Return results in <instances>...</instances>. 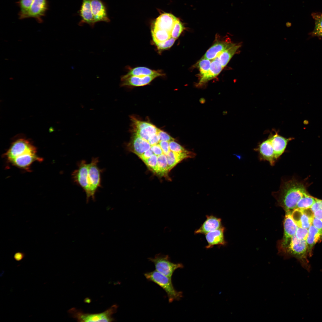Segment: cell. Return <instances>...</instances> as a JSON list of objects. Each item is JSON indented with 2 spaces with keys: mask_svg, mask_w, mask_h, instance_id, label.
Returning a JSON list of instances; mask_svg holds the SVG:
<instances>
[{
  "mask_svg": "<svg viewBox=\"0 0 322 322\" xmlns=\"http://www.w3.org/2000/svg\"><path fill=\"white\" fill-rule=\"evenodd\" d=\"M4 156L12 165L26 170L29 169L34 162L42 160L37 155L36 147L24 139H18L14 142Z\"/></svg>",
  "mask_w": 322,
  "mask_h": 322,
  "instance_id": "6da1fadb",
  "label": "cell"
},
{
  "mask_svg": "<svg viewBox=\"0 0 322 322\" xmlns=\"http://www.w3.org/2000/svg\"><path fill=\"white\" fill-rule=\"evenodd\" d=\"M278 201L286 211L295 209L299 200L309 193L303 182L292 179L284 182L277 192Z\"/></svg>",
  "mask_w": 322,
  "mask_h": 322,
  "instance_id": "7a4b0ae2",
  "label": "cell"
},
{
  "mask_svg": "<svg viewBox=\"0 0 322 322\" xmlns=\"http://www.w3.org/2000/svg\"><path fill=\"white\" fill-rule=\"evenodd\" d=\"M146 279L153 282L161 287L166 293L169 303L179 300L182 297V293L174 288L172 278L166 276L156 270L146 272L144 274Z\"/></svg>",
  "mask_w": 322,
  "mask_h": 322,
  "instance_id": "3957f363",
  "label": "cell"
},
{
  "mask_svg": "<svg viewBox=\"0 0 322 322\" xmlns=\"http://www.w3.org/2000/svg\"><path fill=\"white\" fill-rule=\"evenodd\" d=\"M118 307L117 305L114 304L102 312L94 314L85 313L81 310L72 308L68 312L72 317L79 322H111L115 321L112 315L117 312Z\"/></svg>",
  "mask_w": 322,
  "mask_h": 322,
  "instance_id": "277c9868",
  "label": "cell"
},
{
  "mask_svg": "<svg viewBox=\"0 0 322 322\" xmlns=\"http://www.w3.org/2000/svg\"><path fill=\"white\" fill-rule=\"evenodd\" d=\"M99 162L97 157L93 158L89 164L88 182L89 188L86 193V201L88 202L90 198L95 200V195L98 188L101 185V173L102 171L98 166Z\"/></svg>",
  "mask_w": 322,
  "mask_h": 322,
  "instance_id": "5b68a950",
  "label": "cell"
},
{
  "mask_svg": "<svg viewBox=\"0 0 322 322\" xmlns=\"http://www.w3.org/2000/svg\"><path fill=\"white\" fill-rule=\"evenodd\" d=\"M148 260L154 263L156 271L171 278L173 273L176 270L183 267L181 263H175L171 262L168 255L159 253L155 255L153 258H148Z\"/></svg>",
  "mask_w": 322,
  "mask_h": 322,
  "instance_id": "8992f818",
  "label": "cell"
},
{
  "mask_svg": "<svg viewBox=\"0 0 322 322\" xmlns=\"http://www.w3.org/2000/svg\"><path fill=\"white\" fill-rule=\"evenodd\" d=\"M287 247L288 253L297 258L303 267L309 271L310 267L306 257L308 248L306 241L298 239L294 235Z\"/></svg>",
  "mask_w": 322,
  "mask_h": 322,
  "instance_id": "52a82bcc",
  "label": "cell"
},
{
  "mask_svg": "<svg viewBox=\"0 0 322 322\" xmlns=\"http://www.w3.org/2000/svg\"><path fill=\"white\" fill-rule=\"evenodd\" d=\"M89 164L82 160L78 164V168L72 173L74 181L83 188L86 193L89 188L88 182Z\"/></svg>",
  "mask_w": 322,
  "mask_h": 322,
  "instance_id": "ba28073f",
  "label": "cell"
},
{
  "mask_svg": "<svg viewBox=\"0 0 322 322\" xmlns=\"http://www.w3.org/2000/svg\"><path fill=\"white\" fill-rule=\"evenodd\" d=\"M292 217L298 227L308 229L312 225L314 213L310 208H296L291 212Z\"/></svg>",
  "mask_w": 322,
  "mask_h": 322,
  "instance_id": "9c48e42d",
  "label": "cell"
},
{
  "mask_svg": "<svg viewBox=\"0 0 322 322\" xmlns=\"http://www.w3.org/2000/svg\"><path fill=\"white\" fill-rule=\"evenodd\" d=\"M47 0H34L26 18H33L39 23L43 22L42 17L45 16L48 9Z\"/></svg>",
  "mask_w": 322,
  "mask_h": 322,
  "instance_id": "30bf717a",
  "label": "cell"
},
{
  "mask_svg": "<svg viewBox=\"0 0 322 322\" xmlns=\"http://www.w3.org/2000/svg\"><path fill=\"white\" fill-rule=\"evenodd\" d=\"M298 226L293 220L291 211H286L284 222V236L282 246L287 247L292 238L295 235Z\"/></svg>",
  "mask_w": 322,
  "mask_h": 322,
  "instance_id": "8fae6325",
  "label": "cell"
},
{
  "mask_svg": "<svg viewBox=\"0 0 322 322\" xmlns=\"http://www.w3.org/2000/svg\"><path fill=\"white\" fill-rule=\"evenodd\" d=\"M91 6L95 23L110 22L106 5L102 0H91Z\"/></svg>",
  "mask_w": 322,
  "mask_h": 322,
  "instance_id": "7c38bea8",
  "label": "cell"
},
{
  "mask_svg": "<svg viewBox=\"0 0 322 322\" xmlns=\"http://www.w3.org/2000/svg\"><path fill=\"white\" fill-rule=\"evenodd\" d=\"M255 150L258 152L261 160L267 161L272 166L274 165L277 160L269 138L260 143Z\"/></svg>",
  "mask_w": 322,
  "mask_h": 322,
  "instance_id": "4fadbf2b",
  "label": "cell"
},
{
  "mask_svg": "<svg viewBox=\"0 0 322 322\" xmlns=\"http://www.w3.org/2000/svg\"><path fill=\"white\" fill-rule=\"evenodd\" d=\"M273 148L277 160L284 152L288 142L293 138H286L277 133L272 135L268 138Z\"/></svg>",
  "mask_w": 322,
  "mask_h": 322,
  "instance_id": "5bb4252c",
  "label": "cell"
},
{
  "mask_svg": "<svg viewBox=\"0 0 322 322\" xmlns=\"http://www.w3.org/2000/svg\"><path fill=\"white\" fill-rule=\"evenodd\" d=\"M206 219L201 226L195 231L196 234H206L222 227V220L213 215H207Z\"/></svg>",
  "mask_w": 322,
  "mask_h": 322,
  "instance_id": "9a60e30c",
  "label": "cell"
},
{
  "mask_svg": "<svg viewBox=\"0 0 322 322\" xmlns=\"http://www.w3.org/2000/svg\"><path fill=\"white\" fill-rule=\"evenodd\" d=\"M91 0H82L78 14L81 18L79 25L82 26L84 24H88L93 27L95 24L91 6Z\"/></svg>",
  "mask_w": 322,
  "mask_h": 322,
  "instance_id": "2e32d148",
  "label": "cell"
},
{
  "mask_svg": "<svg viewBox=\"0 0 322 322\" xmlns=\"http://www.w3.org/2000/svg\"><path fill=\"white\" fill-rule=\"evenodd\" d=\"M225 227L223 226L218 229L206 234L205 238L208 243L207 249L210 248L215 245L225 246L227 242L225 240L224 233Z\"/></svg>",
  "mask_w": 322,
  "mask_h": 322,
  "instance_id": "e0dca14e",
  "label": "cell"
},
{
  "mask_svg": "<svg viewBox=\"0 0 322 322\" xmlns=\"http://www.w3.org/2000/svg\"><path fill=\"white\" fill-rule=\"evenodd\" d=\"M177 19L171 14L163 13L155 20L154 28L165 30L171 33Z\"/></svg>",
  "mask_w": 322,
  "mask_h": 322,
  "instance_id": "ac0fdd59",
  "label": "cell"
},
{
  "mask_svg": "<svg viewBox=\"0 0 322 322\" xmlns=\"http://www.w3.org/2000/svg\"><path fill=\"white\" fill-rule=\"evenodd\" d=\"M129 146L130 150L139 157L151 148V145L147 141L134 133Z\"/></svg>",
  "mask_w": 322,
  "mask_h": 322,
  "instance_id": "d6986e66",
  "label": "cell"
},
{
  "mask_svg": "<svg viewBox=\"0 0 322 322\" xmlns=\"http://www.w3.org/2000/svg\"><path fill=\"white\" fill-rule=\"evenodd\" d=\"M153 76H132L128 77L123 76L121 78L122 86H142L150 83L156 78Z\"/></svg>",
  "mask_w": 322,
  "mask_h": 322,
  "instance_id": "ffe728a7",
  "label": "cell"
},
{
  "mask_svg": "<svg viewBox=\"0 0 322 322\" xmlns=\"http://www.w3.org/2000/svg\"><path fill=\"white\" fill-rule=\"evenodd\" d=\"M231 42L219 41L216 43L207 51L203 58L210 60L215 59L222 52L234 45Z\"/></svg>",
  "mask_w": 322,
  "mask_h": 322,
  "instance_id": "44dd1931",
  "label": "cell"
},
{
  "mask_svg": "<svg viewBox=\"0 0 322 322\" xmlns=\"http://www.w3.org/2000/svg\"><path fill=\"white\" fill-rule=\"evenodd\" d=\"M223 68L218 58L214 59L211 61L210 68L208 72L204 76L201 77L198 85H202L213 78L219 74Z\"/></svg>",
  "mask_w": 322,
  "mask_h": 322,
  "instance_id": "7402d4cb",
  "label": "cell"
},
{
  "mask_svg": "<svg viewBox=\"0 0 322 322\" xmlns=\"http://www.w3.org/2000/svg\"><path fill=\"white\" fill-rule=\"evenodd\" d=\"M308 236L306 239L308 253L309 256H312L313 247L322 237V232L312 225L309 228Z\"/></svg>",
  "mask_w": 322,
  "mask_h": 322,
  "instance_id": "603a6c76",
  "label": "cell"
},
{
  "mask_svg": "<svg viewBox=\"0 0 322 322\" xmlns=\"http://www.w3.org/2000/svg\"><path fill=\"white\" fill-rule=\"evenodd\" d=\"M163 75V74L144 67H138L131 69L125 77L132 76H153L158 77Z\"/></svg>",
  "mask_w": 322,
  "mask_h": 322,
  "instance_id": "cb8c5ba5",
  "label": "cell"
},
{
  "mask_svg": "<svg viewBox=\"0 0 322 322\" xmlns=\"http://www.w3.org/2000/svg\"><path fill=\"white\" fill-rule=\"evenodd\" d=\"M241 46V45L235 44L233 46L224 51L217 57L223 68L227 64Z\"/></svg>",
  "mask_w": 322,
  "mask_h": 322,
  "instance_id": "d4e9b609",
  "label": "cell"
},
{
  "mask_svg": "<svg viewBox=\"0 0 322 322\" xmlns=\"http://www.w3.org/2000/svg\"><path fill=\"white\" fill-rule=\"evenodd\" d=\"M159 129L154 125L149 123L143 128L133 131L134 133L141 138L148 141L151 136L158 132Z\"/></svg>",
  "mask_w": 322,
  "mask_h": 322,
  "instance_id": "484cf974",
  "label": "cell"
},
{
  "mask_svg": "<svg viewBox=\"0 0 322 322\" xmlns=\"http://www.w3.org/2000/svg\"><path fill=\"white\" fill-rule=\"evenodd\" d=\"M151 32L155 44L165 41L171 37V33L165 30L154 28Z\"/></svg>",
  "mask_w": 322,
  "mask_h": 322,
  "instance_id": "4316f807",
  "label": "cell"
},
{
  "mask_svg": "<svg viewBox=\"0 0 322 322\" xmlns=\"http://www.w3.org/2000/svg\"><path fill=\"white\" fill-rule=\"evenodd\" d=\"M34 0H19L17 3L20 8L19 18H26V16Z\"/></svg>",
  "mask_w": 322,
  "mask_h": 322,
  "instance_id": "83f0119b",
  "label": "cell"
},
{
  "mask_svg": "<svg viewBox=\"0 0 322 322\" xmlns=\"http://www.w3.org/2000/svg\"><path fill=\"white\" fill-rule=\"evenodd\" d=\"M317 198L310 195L309 193L303 197L298 202L296 208H310Z\"/></svg>",
  "mask_w": 322,
  "mask_h": 322,
  "instance_id": "f1b7e54d",
  "label": "cell"
},
{
  "mask_svg": "<svg viewBox=\"0 0 322 322\" xmlns=\"http://www.w3.org/2000/svg\"><path fill=\"white\" fill-rule=\"evenodd\" d=\"M312 16L315 25L312 33L315 36L322 37V14L315 13Z\"/></svg>",
  "mask_w": 322,
  "mask_h": 322,
  "instance_id": "f546056e",
  "label": "cell"
},
{
  "mask_svg": "<svg viewBox=\"0 0 322 322\" xmlns=\"http://www.w3.org/2000/svg\"><path fill=\"white\" fill-rule=\"evenodd\" d=\"M211 61L210 60L202 58L197 63V66L200 72V76L205 75L210 68Z\"/></svg>",
  "mask_w": 322,
  "mask_h": 322,
  "instance_id": "4dcf8cb0",
  "label": "cell"
},
{
  "mask_svg": "<svg viewBox=\"0 0 322 322\" xmlns=\"http://www.w3.org/2000/svg\"><path fill=\"white\" fill-rule=\"evenodd\" d=\"M184 29V27L183 24L177 19L171 32V37L176 39L179 36Z\"/></svg>",
  "mask_w": 322,
  "mask_h": 322,
  "instance_id": "1f68e13d",
  "label": "cell"
},
{
  "mask_svg": "<svg viewBox=\"0 0 322 322\" xmlns=\"http://www.w3.org/2000/svg\"><path fill=\"white\" fill-rule=\"evenodd\" d=\"M176 40V39L171 37L165 41L155 44L159 49L160 50L166 49L172 47Z\"/></svg>",
  "mask_w": 322,
  "mask_h": 322,
  "instance_id": "d6a6232c",
  "label": "cell"
},
{
  "mask_svg": "<svg viewBox=\"0 0 322 322\" xmlns=\"http://www.w3.org/2000/svg\"><path fill=\"white\" fill-rule=\"evenodd\" d=\"M169 145L170 150L175 152H185L188 151L174 140L170 141Z\"/></svg>",
  "mask_w": 322,
  "mask_h": 322,
  "instance_id": "836d02e7",
  "label": "cell"
},
{
  "mask_svg": "<svg viewBox=\"0 0 322 322\" xmlns=\"http://www.w3.org/2000/svg\"><path fill=\"white\" fill-rule=\"evenodd\" d=\"M308 233V229L298 227L295 235L298 239L306 240Z\"/></svg>",
  "mask_w": 322,
  "mask_h": 322,
  "instance_id": "e575fe53",
  "label": "cell"
},
{
  "mask_svg": "<svg viewBox=\"0 0 322 322\" xmlns=\"http://www.w3.org/2000/svg\"><path fill=\"white\" fill-rule=\"evenodd\" d=\"M160 141L170 142L174 140V139L165 132L159 129L158 132Z\"/></svg>",
  "mask_w": 322,
  "mask_h": 322,
  "instance_id": "d590c367",
  "label": "cell"
},
{
  "mask_svg": "<svg viewBox=\"0 0 322 322\" xmlns=\"http://www.w3.org/2000/svg\"><path fill=\"white\" fill-rule=\"evenodd\" d=\"M310 209L313 213L317 210L322 209V199L317 198Z\"/></svg>",
  "mask_w": 322,
  "mask_h": 322,
  "instance_id": "8d00e7d4",
  "label": "cell"
},
{
  "mask_svg": "<svg viewBox=\"0 0 322 322\" xmlns=\"http://www.w3.org/2000/svg\"><path fill=\"white\" fill-rule=\"evenodd\" d=\"M312 225L322 232V220L313 217Z\"/></svg>",
  "mask_w": 322,
  "mask_h": 322,
  "instance_id": "74e56055",
  "label": "cell"
},
{
  "mask_svg": "<svg viewBox=\"0 0 322 322\" xmlns=\"http://www.w3.org/2000/svg\"><path fill=\"white\" fill-rule=\"evenodd\" d=\"M314 217L322 220V209H319L314 213Z\"/></svg>",
  "mask_w": 322,
  "mask_h": 322,
  "instance_id": "f35d334b",
  "label": "cell"
},
{
  "mask_svg": "<svg viewBox=\"0 0 322 322\" xmlns=\"http://www.w3.org/2000/svg\"><path fill=\"white\" fill-rule=\"evenodd\" d=\"M23 255L21 253H17L14 256L15 259L17 261L21 260L23 258Z\"/></svg>",
  "mask_w": 322,
  "mask_h": 322,
  "instance_id": "ab89813d",
  "label": "cell"
}]
</instances>
